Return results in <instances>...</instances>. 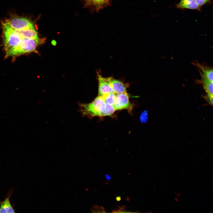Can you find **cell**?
<instances>
[{
	"instance_id": "12",
	"label": "cell",
	"mask_w": 213,
	"mask_h": 213,
	"mask_svg": "<svg viewBox=\"0 0 213 213\" xmlns=\"http://www.w3.org/2000/svg\"><path fill=\"white\" fill-rule=\"evenodd\" d=\"M87 5L99 10L106 6L109 4V0H85Z\"/></svg>"
},
{
	"instance_id": "5",
	"label": "cell",
	"mask_w": 213,
	"mask_h": 213,
	"mask_svg": "<svg viewBox=\"0 0 213 213\" xmlns=\"http://www.w3.org/2000/svg\"><path fill=\"white\" fill-rule=\"evenodd\" d=\"M115 94V101L113 106L115 111L130 108L129 97L126 92Z\"/></svg>"
},
{
	"instance_id": "8",
	"label": "cell",
	"mask_w": 213,
	"mask_h": 213,
	"mask_svg": "<svg viewBox=\"0 0 213 213\" xmlns=\"http://www.w3.org/2000/svg\"><path fill=\"white\" fill-rule=\"evenodd\" d=\"M201 81L204 88L207 93L206 98L212 105L213 104V82L201 75Z\"/></svg>"
},
{
	"instance_id": "19",
	"label": "cell",
	"mask_w": 213,
	"mask_h": 213,
	"mask_svg": "<svg viewBox=\"0 0 213 213\" xmlns=\"http://www.w3.org/2000/svg\"><path fill=\"white\" fill-rule=\"evenodd\" d=\"M121 200V197L120 196H118L116 198V200L117 201H120Z\"/></svg>"
},
{
	"instance_id": "16",
	"label": "cell",
	"mask_w": 213,
	"mask_h": 213,
	"mask_svg": "<svg viewBox=\"0 0 213 213\" xmlns=\"http://www.w3.org/2000/svg\"><path fill=\"white\" fill-rule=\"evenodd\" d=\"M114 213H135L138 212H130L126 211L125 206H119L118 208L115 209L112 212Z\"/></svg>"
},
{
	"instance_id": "14",
	"label": "cell",
	"mask_w": 213,
	"mask_h": 213,
	"mask_svg": "<svg viewBox=\"0 0 213 213\" xmlns=\"http://www.w3.org/2000/svg\"><path fill=\"white\" fill-rule=\"evenodd\" d=\"M102 97L106 104L113 106L115 100V93H109Z\"/></svg>"
},
{
	"instance_id": "6",
	"label": "cell",
	"mask_w": 213,
	"mask_h": 213,
	"mask_svg": "<svg viewBox=\"0 0 213 213\" xmlns=\"http://www.w3.org/2000/svg\"><path fill=\"white\" fill-rule=\"evenodd\" d=\"M98 80L99 83V95L103 97L108 94L114 93L113 89L106 80L105 78L103 77L100 74H98Z\"/></svg>"
},
{
	"instance_id": "17",
	"label": "cell",
	"mask_w": 213,
	"mask_h": 213,
	"mask_svg": "<svg viewBox=\"0 0 213 213\" xmlns=\"http://www.w3.org/2000/svg\"><path fill=\"white\" fill-rule=\"evenodd\" d=\"M200 7L208 2L210 0H195Z\"/></svg>"
},
{
	"instance_id": "10",
	"label": "cell",
	"mask_w": 213,
	"mask_h": 213,
	"mask_svg": "<svg viewBox=\"0 0 213 213\" xmlns=\"http://www.w3.org/2000/svg\"><path fill=\"white\" fill-rule=\"evenodd\" d=\"M176 7L182 9H200V7L195 0H180L179 2L176 5Z\"/></svg>"
},
{
	"instance_id": "4",
	"label": "cell",
	"mask_w": 213,
	"mask_h": 213,
	"mask_svg": "<svg viewBox=\"0 0 213 213\" xmlns=\"http://www.w3.org/2000/svg\"><path fill=\"white\" fill-rule=\"evenodd\" d=\"M5 21L12 29L16 30L34 27L31 21L24 17L14 16Z\"/></svg>"
},
{
	"instance_id": "13",
	"label": "cell",
	"mask_w": 213,
	"mask_h": 213,
	"mask_svg": "<svg viewBox=\"0 0 213 213\" xmlns=\"http://www.w3.org/2000/svg\"><path fill=\"white\" fill-rule=\"evenodd\" d=\"M194 64L201 70L200 74L209 80L213 81V72L212 68L206 67L198 63Z\"/></svg>"
},
{
	"instance_id": "18",
	"label": "cell",
	"mask_w": 213,
	"mask_h": 213,
	"mask_svg": "<svg viewBox=\"0 0 213 213\" xmlns=\"http://www.w3.org/2000/svg\"><path fill=\"white\" fill-rule=\"evenodd\" d=\"M105 178L107 180H109L111 179V176L109 175L106 174L105 175Z\"/></svg>"
},
{
	"instance_id": "11",
	"label": "cell",
	"mask_w": 213,
	"mask_h": 213,
	"mask_svg": "<svg viewBox=\"0 0 213 213\" xmlns=\"http://www.w3.org/2000/svg\"><path fill=\"white\" fill-rule=\"evenodd\" d=\"M12 191L9 192L7 197L2 201H0V213H14L15 211L9 201V198Z\"/></svg>"
},
{
	"instance_id": "3",
	"label": "cell",
	"mask_w": 213,
	"mask_h": 213,
	"mask_svg": "<svg viewBox=\"0 0 213 213\" xmlns=\"http://www.w3.org/2000/svg\"><path fill=\"white\" fill-rule=\"evenodd\" d=\"M4 46L6 53L16 47L22 38L5 21L2 23Z\"/></svg>"
},
{
	"instance_id": "9",
	"label": "cell",
	"mask_w": 213,
	"mask_h": 213,
	"mask_svg": "<svg viewBox=\"0 0 213 213\" xmlns=\"http://www.w3.org/2000/svg\"><path fill=\"white\" fill-rule=\"evenodd\" d=\"M15 30L20 37L22 38L33 39H39L37 32L34 27L29 28L22 30Z\"/></svg>"
},
{
	"instance_id": "15",
	"label": "cell",
	"mask_w": 213,
	"mask_h": 213,
	"mask_svg": "<svg viewBox=\"0 0 213 213\" xmlns=\"http://www.w3.org/2000/svg\"><path fill=\"white\" fill-rule=\"evenodd\" d=\"M91 210L93 212H105L104 209L103 207L96 205L93 206L92 207Z\"/></svg>"
},
{
	"instance_id": "1",
	"label": "cell",
	"mask_w": 213,
	"mask_h": 213,
	"mask_svg": "<svg viewBox=\"0 0 213 213\" xmlns=\"http://www.w3.org/2000/svg\"><path fill=\"white\" fill-rule=\"evenodd\" d=\"M81 109L83 114L91 116H110L115 111L113 106L106 104L99 95L91 102L82 104Z\"/></svg>"
},
{
	"instance_id": "2",
	"label": "cell",
	"mask_w": 213,
	"mask_h": 213,
	"mask_svg": "<svg viewBox=\"0 0 213 213\" xmlns=\"http://www.w3.org/2000/svg\"><path fill=\"white\" fill-rule=\"evenodd\" d=\"M44 40L22 38L18 45L6 53V57H16L25 54L35 51L37 46Z\"/></svg>"
},
{
	"instance_id": "7",
	"label": "cell",
	"mask_w": 213,
	"mask_h": 213,
	"mask_svg": "<svg viewBox=\"0 0 213 213\" xmlns=\"http://www.w3.org/2000/svg\"><path fill=\"white\" fill-rule=\"evenodd\" d=\"M106 80L110 84L115 93L126 92L127 85L121 81L112 77L105 78Z\"/></svg>"
}]
</instances>
